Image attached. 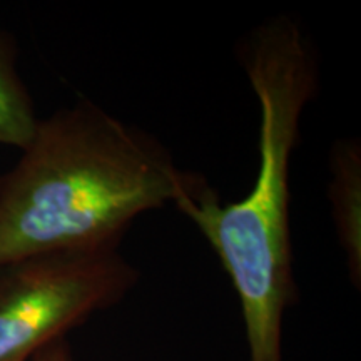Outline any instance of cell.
<instances>
[{
  "label": "cell",
  "mask_w": 361,
  "mask_h": 361,
  "mask_svg": "<svg viewBox=\"0 0 361 361\" xmlns=\"http://www.w3.org/2000/svg\"><path fill=\"white\" fill-rule=\"evenodd\" d=\"M0 176V266L119 247L139 216L209 192L161 141L89 99L45 119Z\"/></svg>",
  "instance_id": "6da1fadb"
},
{
  "label": "cell",
  "mask_w": 361,
  "mask_h": 361,
  "mask_svg": "<svg viewBox=\"0 0 361 361\" xmlns=\"http://www.w3.org/2000/svg\"><path fill=\"white\" fill-rule=\"evenodd\" d=\"M238 61L259 104V166L250 192L223 202L216 189L176 206L200 229L231 279L247 361H283V319L296 295L291 245V159L301 119L319 89L310 35L290 16L245 35Z\"/></svg>",
  "instance_id": "7a4b0ae2"
},
{
  "label": "cell",
  "mask_w": 361,
  "mask_h": 361,
  "mask_svg": "<svg viewBox=\"0 0 361 361\" xmlns=\"http://www.w3.org/2000/svg\"><path fill=\"white\" fill-rule=\"evenodd\" d=\"M139 271L119 247L0 266V361H30L90 316L124 300Z\"/></svg>",
  "instance_id": "3957f363"
},
{
  "label": "cell",
  "mask_w": 361,
  "mask_h": 361,
  "mask_svg": "<svg viewBox=\"0 0 361 361\" xmlns=\"http://www.w3.org/2000/svg\"><path fill=\"white\" fill-rule=\"evenodd\" d=\"M328 200L350 281L361 288V142L340 139L329 151Z\"/></svg>",
  "instance_id": "277c9868"
},
{
  "label": "cell",
  "mask_w": 361,
  "mask_h": 361,
  "mask_svg": "<svg viewBox=\"0 0 361 361\" xmlns=\"http://www.w3.org/2000/svg\"><path fill=\"white\" fill-rule=\"evenodd\" d=\"M17 44L0 30V144L24 149L37 129L40 117L17 67Z\"/></svg>",
  "instance_id": "5b68a950"
},
{
  "label": "cell",
  "mask_w": 361,
  "mask_h": 361,
  "mask_svg": "<svg viewBox=\"0 0 361 361\" xmlns=\"http://www.w3.org/2000/svg\"><path fill=\"white\" fill-rule=\"evenodd\" d=\"M30 361H74V358H72V351L67 341L61 340L47 346V348L35 355Z\"/></svg>",
  "instance_id": "8992f818"
}]
</instances>
